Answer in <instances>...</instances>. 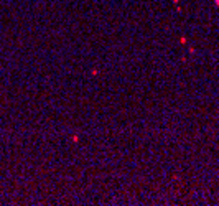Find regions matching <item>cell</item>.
<instances>
[{
    "mask_svg": "<svg viewBox=\"0 0 219 206\" xmlns=\"http://www.w3.org/2000/svg\"><path fill=\"white\" fill-rule=\"evenodd\" d=\"M216 4H218V5H219V0H216Z\"/></svg>",
    "mask_w": 219,
    "mask_h": 206,
    "instance_id": "obj_1",
    "label": "cell"
}]
</instances>
